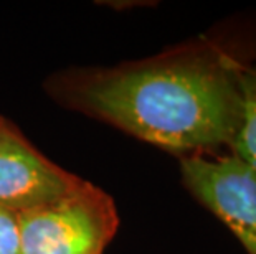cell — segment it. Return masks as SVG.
Here are the masks:
<instances>
[{"label": "cell", "mask_w": 256, "mask_h": 254, "mask_svg": "<svg viewBox=\"0 0 256 254\" xmlns=\"http://www.w3.org/2000/svg\"><path fill=\"white\" fill-rule=\"evenodd\" d=\"M246 63L214 40H195L112 68H80L48 79L68 109L111 124L166 152H230L240 132V71Z\"/></svg>", "instance_id": "obj_1"}, {"label": "cell", "mask_w": 256, "mask_h": 254, "mask_svg": "<svg viewBox=\"0 0 256 254\" xmlns=\"http://www.w3.org/2000/svg\"><path fill=\"white\" fill-rule=\"evenodd\" d=\"M84 183L46 159L15 126L0 142V207L8 212L20 216L43 208Z\"/></svg>", "instance_id": "obj_4"}, {"label": "cell", "mask_w": 256, "mask_h": 254, "mask_svg": "<svg viewBox=\"0 0 256 254\" xmlns=\"http://www.w3.org/2000/svg\"><path fill=\"white\" fill-rule=\"evenodd\" d=\"M243 117L230 154L256 169V64L244 63L240 71Z\"/></svg>", "instance_id": "obj_5"}, {"label": "cell", "mask_w": 256, "mask_h": 254, "mask_svg": "<svg viewBox=\"0 0 256 254\" xmlns=\"http://www.w3.org/2000/svg\"><path fill=\"white\" fill-rule=\"evenodd\" d=\"M178 162L185 190L236 236L246 254H256V169L230 152Z\"/></svg>", "instance_id": "obj_3"}, {"label": "cell", "mask_w": 256, "mask_h": 254, "mask_svg": "<svg viewBox=\"0 0 256 254\" xmlns=\"http://www.w3.org/2000/svg\"><path fill=\"white\" fill-rule=\"evenodd\" d=\"M22 254H104L119 228L114 200L86 183L43 208L18 216Z\"/></svg>", "instance_id": "obj_2"}, {"label": "cell", "mask_w": 256, "mask_h": 254, "mask_svg": "<svg viewBox=\"0 0 256 254\" xmlns=\"http://www.w3.org/2000/svg\"><path fill=\"white\" fill-rule=\"evenodd\" d=\"M14 127V124H10L7 119L0 116V142H2V139L7 136V132L10 131V129Z\"/></svg>", "instance_id": "obj_7"}, {"label": "cell", "mask_w": 256, "mask_h": 254, "mask_svg": "<svg viewBox=\"0 0 256 254\" xmlns=\"http://www.w3.org/2000/svg\"><path fill=\"white\" fill-rule=\"evenodd\" d=\"M0 254H22L18 215L0 207Z\"/></svg>", "instance_id": "obj_6"}]
</instances>
